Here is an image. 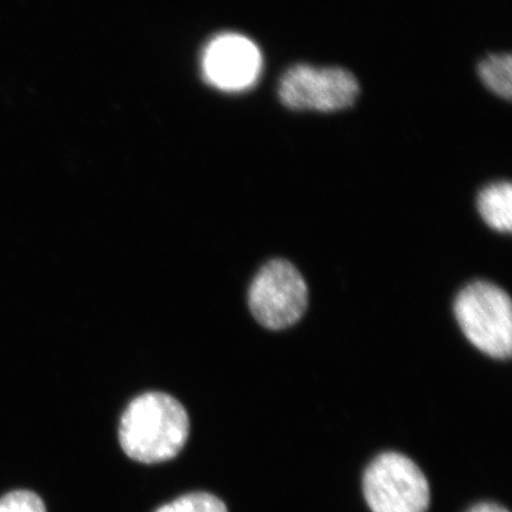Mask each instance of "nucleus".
<instances>
[{
	"label": "nucleus",
	"instance_id": "7",
	"mask_svg": "<svg viewBox=\"0 0 512 512\" xmlns=\"http://www.w3.org/2000/svg\"><path fill=\"white\" fill-rule=\"evenodd\" d=\"M478 210L492 229L510 233L512 229V188L509 182L489 185L478 196Z\"/></svg>",
	"mask_w": 512,
	"mask_h": 512
},
{
	"label": "nucleus",
	"instance_id": "4",
	"mask_svg": "<svg viewBox=\"0 0 512 512\" xmlns=\"http://www.w3.org/2000/svg\"><path fill=\"white\" fill-rule=\"evenodd\" d=\"M307 302L306 281L286 260L267 262L249 288V309L254 318L270 330H283L296 324L303 317Z\"/></svg>",
	"mask_w": 512,
	"mask_h": 512
},
{
	"label": "nucleus",
	"instance_id": "5",
	"mask_svg": "<svg viewBox=\"0 0 512 512\" xmlns=\"http://www.w3.org/2000/svg\"><path fill=\"white\" fill-rule=\"evenodd\" d=\"M360 86L348 70L299 64L288 69L279 85V98L296 111L337 112L354 105Z\"/></svg>",
	"mask_w": 512,
	"mask_h": 512
},
{
	"label": "nucleus",
	"instance_id": "10",
	"mask_svg": "<svg viewBox=\"0 0 512 512\" xmlns=\"http://www.w3.org/2000/svg\"><path fill=\"white\" fill-rule=\"evenodd\" d=\"M0 512H47L41 497L34 492L21 490L0 498Z\"/></svg>",
	"mask_w": 512,
	"mask_h": 512
},
{
	"label": "nucleus",
	"instance_id": "8",
	"mask_svg": "<svg viewBox=\"0 0 512 512\" xmlns=\"http://www.w3.org/2000/svg\"><path fill=\"white\" fill-rule=\"evenodd\" d=\"M478 73L484 85L503 99H511L512 59L509 54H495L479 63Z\"/></svg>",
	"mask_w": 512,
	"mask_h": 512
},
{
	"label": "nucleus",
	"instance_id": "9",
	"mask_svg": "<svg viewBox=\"0 0 512 512\" xmlns=\"http://www.w3.org/2000/svg\"><path fill=\"white\" fill-rule=\"evenodd\" d=\"M156 512H228L226 505L207 492H194L163 505Z\"/></svg>",
	"mask_w": 512,
	"mask_h": 512
},
{
	"label": "nucleus",
	"instance_id": "11",
	"mask_svg": "<svg viewBox=\"0 0 512 512\" xmlns=\"http://www.w3.org/2000/svg\"><path fill=\"white\" fill-rule=\"evenodd\" d=\"M467 512H509L501 505L495 503H480Z\"/></svg>",
	"mask_w": 512,
	"mask_h": 512
},
{
	"label": "nucleus",
	"instance_id": "2",
	"mask_svg": "<svg viewBox=\"0 0 512 512\" xmlns=\"http://www.w3.org/2000/svg\"><path fill=\"white\" fill-rule=\"evenodd\" d=\"M454 313L460 329L477 349L497 360L512 351V307L508 293L498 286L475 281L458 294Z\"/></svg>",
	"mask_w": 512,
	"mask_h": 512
},
{
	"label": "nucleus",
	"instance_id": "6",
	"mask_svg": "<svg viewBox=\"0 0 512 512\" xmlns=\"http://www.w3.org/2000/svg\"><path fill=\"white\" fill-rule=\"evenodd\" d=\"M262 55L256 44L239 34L214 38L202 56L204 78L223 92H242L259 79Z\"/></svg>",
	"mask_w": 512,
	"mask_h": 512
},
{
	"label": "nucleus",
	"instance_id": "1",
	"mask_svg": "<svg viewBox=\"0 0 512 512\" xmlns=\"http://www.w3.org/2000/svg\"><path fill=\"white\" fill-rule=\"evenodd\" d=\"M189 416L182 403L165 393H146L127 406L119 425L124 452L136 462H168L189 438Z\"/></svg>",
	"mask_w": 512,
	"mask_h": 512
},
{
	"label": "nucleus",
	"instance_id": "3",
	"mask_svg": "<svg viewBox=\"0 0 512 512\" xmlns=\"http://www.w3.org/2000/svg\"><path fill=\"white\" fill-rule=\"evenodd\" d=\"M363 490L373 512H426L430 505L424 473L400 453L377 457L364 473Z\"/></svg>",
	"mask_w": 512,
	"mask_h": 512
}]
</instances>
